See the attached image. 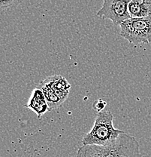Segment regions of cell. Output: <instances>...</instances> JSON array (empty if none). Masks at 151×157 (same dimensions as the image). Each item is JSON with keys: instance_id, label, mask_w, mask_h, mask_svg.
Returning <instances> with one entry per match:
<instances>
[{"instance_id": "cell-2", "label": "cell", "mask_w": 151, "mask_h": 157, "mask_svg": "<svg viewBox=\"0 0 151 157\" xmlns=\"http://www.w3.org/2000/svg\"><path fill=\"white\" fill-rule=\"evenodd\" d=\"M113 115L110 110L97 113L92 129L82 139L83 145L105 146L116 140L123 131L113 126Z\"/></svg>"}, {"instance_id": "cell-10", "label": "cell", "mask_w": 151, "mask_h": 157, "mask_svg": "<svg viewBox=\"0 0 151 157\" xmlns=\"http://www.w3.org/2000/svg\"><path fill=\"white\" fill-rule=\"evenodd\" d=\"M126 2H129H129H130V1H131V0H126Z\"/></svg>"}, {"instance_id": "cell-5", "label": "cell", "mask_w": 151, "mask_h": 157, "mask_svg": "<svg viewBox=\"0 0 151 157\" xmlns=\"http://www.w3.org/2000/svg\"><path fill=\"white\" fill-rule=\"evenodd\" d=\"M25 107L35 112L38 118L49 111L48 101L44 92L38 87L32 91L28 104Z\"/></svg>"}, {"instance_id": "cell-6", "label": "cell", "mask_w": 151, "mask_h": 157, "mask_svg": "<svg viewBox=\"0 0 151 157\" xmlns=\"http://www.w3.org/2000/svg\"><path fill=\"white\" fill-rule=\"evenodd\" d=\"M37 87L39 88L44 92V94H45L47 101H48L49 111L59 107L63 104V103H64L60 98L58 97V95L53 88L47 86L46 84L43 83L42 82H41Z\"/></svg>"}, {"instance_id": "cell-1", "label": "cell", "mask_w": 151, "mask_h": 157, "mask_svg": "<svg viewBox=\"0 0 151 157\" xmlns=\"http://www.w3.org/2000/svg\"><path fill=\"white\" fill-rule=\"evenodd\" d=\"M76 157H143L135 137L123 132L111 144L105 146L83 145Z\"/></svg>"}, {"instance_id": "cell-4", "label": "cell", "mask_w": 151, "mask_h": 157, "mask_svg": "<svg viewBox=\"0 0 151 157\" xmlns=\"http://www.w3.org/2000/svg\"><path fill=\"white\" fill-rule=\"evenodd\" d=\"M128 5L129 2L126 0H103V5L96 13V16L111 20L115 26H120L125 21L131 18Z\"/></svg>"}, {"instance_id": "cell-9", "label": "cell", "mask_w": 151, "mask_h": 157, "mask_svg": "<svg viewBox=\"0 0 151 157\" xmlns=\"http://www.w3.org/2000/svg\"><path fill=\"white\" fill-rule=\"evenodd\" d=\"M107 106V102L106 101H103L102 99H99L97 101H94L93 104H92V108L94 109V110L96 111L97 113L102 112L104 111L105 107Z\"/></svg>"}, {"instance_id": "cell-3", "label": "cell", "mask_w": 151, "mask_h": 157, "mask_svg": "<svg viewBox=\"0 0 151 157\" xmlns=\"http://www.w3.org/2000/svg\"><path fill=\"white\" fill-rule=\"evenodd\" d=\"M120 36L129 43H151V15L126 20L120 25Z\"/></svg>"}, {"instance_id": "cell-8", "label": "cell", "mask_w": 151, "mask_h": 157, "mask_svg": "<svg viewBox=\"0 0 151 157\" xmlns=\"http://www.w3.org/2000/svg\"><path fill=\"white\" fill-rule=\"evenodd\" d=\"M23 1V0H0V9L3 11L5 9L16 7Z\"/></svg>"}, {"instance_id": "cell-7", "label": "cell", "mask_w": 151, "mask_h": 157, "mask_svg": "<svg viewBox=\"0 0 151 157\" xmlns=\"http://www.w3.org/2000/svg\"><path fill=\"white\" fill-rule=\"evenodd\" d=\"M41 82L53 89L69 91V89L71 88V86L66 80V78L61 76H49Z\"/></svg>"}]
</instances>
